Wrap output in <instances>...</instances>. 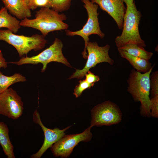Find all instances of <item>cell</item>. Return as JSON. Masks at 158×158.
Instances as JSON below:
<instances>
[{"mask_svg": "<svg viewBox=\"0 0 158 158\" xmlns=\"http://www.w3.org/2000/svg\"><path fill=\"white\" fill-rule=\"evenodd\" d=\"M79 82V84L75 86L73 92V94L76 98L80 96L84 90L90 88L94 85V83H88L85 79L80 80Z\"/></svg>", "mask_w": 158, "mask_h": 158, "instance_id": "cell-21", "label": "cell"}, {"mask_svg": "<svg viewBox=\"0 0 158 158\" xmlns=\"http://www.w3.org/2000/svg\"><path fill=\"white\" fill-rule=\"evenodd\" d=\"M0 144L8 158H15L14 147L9 135V129L6 124L0 122Z\"/></svg>", "mask_w": 158, "mask_h": 158, "instance_id": "cell-15", "label": "cell"}, {"mask_svg": "<svg viewBox=\"0 0 158 158\" xmlns=\"http://www.w3.org/2000/svg\"><path fill=\"white\" fill-rule=\"evenodd\" d=\"M123 1L125 3L126 6L130 5L134 2V0H123Z\"/></svg>", "mask_w": 158, "mask_h": 158, "instance_id": "cell-26", "label": "cell"}, {"mask_svg": "<svg viewBox=\"0 0 158 158\" xmlns=\"http://www.w3.org/2000/svg\"><path fill=\"white\" fill-rule=\"evenodd\" d=\"M150 93L151 97L158 95V71L153 72L150 76Z\"/></svg>", "mask_w": 158, "mask_h": 158, "instance_id": "cell-20", "label": "cell"}, {"mask_svg": "<svg viewBox=\"0 0 158 158\" xmlns=\"http://www.w3.org/2000/svg\"><path fill=\"white\" fill-rule=\"evenodd\" d=\"M26 80L25 77L19 73L7 76L0 72V94L8 89L11 85L17 82H24Z\"/></svg>", "mask_w": 158, "mask_h": 158, "instance_id": "cell-18", "label": "cell"}, {"mask_svg": "<svg viewBox=\"0 0 158 158\" xmlns=\"http://www.w3.org/2000/svg\"><path fill=\"white\" fill-rule=\"evenodd\" d=\"M66 19L63 13L59 14L50 8L41 7L36 12L35 18H25L20 21V25L38 30L45 37L50 32L67 29L68 25L63 22Z\"/></svg>", "mask_w": 158, "mask_h": 158, "instance_id": "cell-1", "label": "cell"}, {"mask_svg": "<svg viewBox=\"0 0 158 158\" xmlns=\"http://www.w3.org/2000/svg\"><path fill=\"white\" fill-rule=\"evenodd\" d=\"M33 121L39 125L43 130L44 135V143L39 150L31 156L32 158H40L43 154L52 145L59 140L65 135V132L71 126L60 130L58 128L54 129L47 128L42 123L40 116L37 110L34 112L33 115Z\"/></svg>", "mask_w": 158, "mask_h": 158, "instance_id": "cell-11", "label": "cell"}, {"mask_svg": "<svg viewBox=\"0 0 158 158\" xmlns=\"http://www.w3.org/2000/svg\"><path fill=\"white\" fill-rule=\"evenodd\" d=\"M90 126L82 133L75 134L64 135L51 147V150L56 157L62 158L69 157L74 148L82 141H90L92 136Z\"/></svg>", "mask_w": 158, "mask_h": 158, "instance_id": "cell-9", "label": "cell"}, {"mask_svg": "<svg viewBox=\"0 0 158 158\" xmlns=\"http://www.w3.org/2000/svg\"><path fill=\"white\" fill-rule=\"evenodd\" d=\"M84 4V7L86 9L88 14V18L87 23L83 28L78 31H72L67 29L65 30L66 34L68 36H73L75 35L82 37L85 42V47L83 51L82 52L83 57L87 59V54L86 52V46L89 41L90 35L92 34H96L99 37L103 39L105 34L101 30L97 12L98 5L93 3L90 0H81Z\"/></svg>", "mask_w": 158, "mask_h": 158, "instance_id": "cell-6", "label": "cell"}, {"mask_svg": "<svg viewBox=\"0 0 158 158\" xmlns=\"http://www.w3.org/2000/svg\"><path fill=\"white\" fill-rule=\"evenodd\" d=\"M20 21L11 16L5 7L0 10V28H5L14 34L16 33L21 28Z\"/></svg>", "mask_w": 158, "mask_h": 158, "instance_id": "cell-16", "label": "cell"}, {"mask_svg": "<svg viewBox=\"0 0 158 158\" xmlns=\"http://www.w3.org/2000/svg\"><path fill=\"white\" fill-rule=\"evenodd\" d=\"M153 68L147 72L143 73L133 69L127 80V91L135 102H140V115L147 117H151L150 76Z\"/></svg>", "mask_w": 158, "mask_h": 158, "instance_id": "cell-2", "label": "cell"}, {"mask_svg": "<svg viewBox=\"0 0 158 158\" xmlns=\"http://www.w3.org/2000/svg\"><path fill=\"white\" fill-rule=\"evenodd\" d=\"M63 44L61 41L56 38L52 44L38 55L31 57H22L18 61L10 63L18 66L24 64H36L42 63L43 65L41 70L42 72H44L46 70L47 64L52 61L61 63L69 67L72 68L63 54Z\"/></svg>", "mask_w": 158, "mask_h": 158, "instance_id": "cell-5", "label": "cell"}, {"mask_svg": "<svg viewBox=\"0 0 158 158\" xmlns=\"http://www.w3.org/2000/svg\"><path fill=\"white\" fill-rule=\"evenodd\" d=\"M7 66V63L4 58L2 53L0 51V68H6Z\"/></svg>", "mask_w": 158, "mask_h": 158, "instance_id": "cell-25", "label": "cell"}, {"mask_svg": "<svg viewBox=\"0 0 158 158\" xmlns=\"http://www.w3.org/2000/svg\"><path fill=\"white\" fill-rule=\"evenodd\" d=\"M150 110L151 117H158V95L150 98Z\"/></svg>", "mask_w": 158, "mask_h": 158, "instance_id": "cell-23", "label": "cell"}, {"mask_svg": "<svg viewBox=\"0 0 158 158\" xmlns=\"http://www.w3.org/2000/svg\"><path fill=\"white\" fill-rule=\"evenodd\" d=\"M23 109L21 97L12 88L0 94V115L16 120L22 115Z\"/></svg>", "mask_w": 158, "mask_h": 158, "instance_id": "cell-10", "label": "cell"}, {"mask_svg": "<svg viewBox=\"0 0 158 158\" xmlns=\"http://www.w3.org/2000/svg\"><path fill=\"white\" fill-rule=\"evenodd\" d=\"M141 16V12L138 10L134 2L130 5L126 6L122 32L115 40L117 48L129 44H135L143 47L146 46L139 30Z\"/></svg>", "mask_w": 158, "mask_h": 158, "instance_id": "cell-3", "label": "cell"}, {"mask_svg": "<svg viewBox=\"0 0 158 158\" xmlns=\"http://www.w3.org/2000/svg\"><path fill=\"white\" fill-rule=\"evenodd\" d=\"M27 6L30 10H34L38 7H47L50 8L48 0H31Z\"/></svg>", "mask_w": 158, "mask_h": 158, "instance_id": "cell-22", "label": "cell"}, {"mask_svg": "<svg viewBox=\"0 0 158 158\" xmlns=\"http://www.w3.org/2000/svg\"><path fill=\"white\" fill-rule=\"evenodd\" d=\"M26 3V4L27 5L28 4V3L31 0H23Z\"/></svg>", "mask_w": 158, "mask_h": 158, "instance_id": "cell-27", "label": "cell"}, {"mask_svg": "<svg viewBox=\"0 0 158 158\" xmlns=\"http://www.w3.org/2000/svg\"><path fill=\"white\" fill-rule=\"evenodd\" d=\"M97 4L114 20L119 29H122L126 8L123 0H90Z\"/></svg>", "mask_w": 158, "mask_h": 158, "instance_id": "cell-12", "label": "cell"}, {"mask_svg": "<svg viewBox=\"0 0 158 158\" xmlns=\"http://www.w3.org/2000/svg\"><path fill=\"white\" fill-rule=\"evenodd\" d=\"M50 8L58 12L67 11L70 8L72 0H48Z\"/></svg>", "mask_w": 158, "mask_h": 158, "instance_id": "cell-19", "label": "cell"}, {"mask_svg": "<svg viewBox=\"0 0 158 158\" xmlns=\"http://www.w3.org/2000/svg\"><path fill=\"white\" fill-rule=\"evenodd\" d=\"M90 126H110L120 123L122 115L119 107L107 100L95 106L91 110Z\"/></svg>", "mask_w": 158, "mask_h": 158, "instance_id": "cell-7", "label": "cell"}, {"mask_svg": "<svg viewBox=\"0 0 158 158\" xmlns=\"http://www.w3.org/2000/svg\"><path fill=\"white\" fill-rule=\"evenodd\" d=\"M118 50L121 57L128 61L134 69L138 72L145 73L153 67L154 65L152 66V63L148 60L132 56L121 50Z\"/></svg>", "mask_w": 158, "mask_h": 158, "instance_id": "cell-14", "label": "cell"}, {"mask_svg": "<svg viewBox=\"0 0 158 158\" xmlns=\"http://www.w3.org/2000/svg\"><path fill=\"white\" fill-rule=\"evenodd\" d=\"M85 80L89 83H94L99 81L100 78L98 76L95 75L89 71L85 74Z\"/></svg>", "mask_w": 158, "mask_h": 158, "instance_id": "cell-24", "label": "cell"}, {"mask_svg": "<svg viewBox=\"0 0 158 158\" xmlns=\"http://www.w3.org/2000/svg\"><path fill=\"white\" fill-rule=\"evenodd\" d=\"M5 7L17 18L22 20L31 16L30 10L23 0H1Z\"/></svg>", "mask_w": 158, "mask_h": 158, "instance_id": "cell-13", "label": "cell"}, {"mask_svg": "<svg viewBox=\"0 0 158 158\" xmlns=\"http://www.w3.org/2000/svg\"><path fill=\"white\" fill-rule=\"evenodd\" d=\"M110 47V45L108 44L101 47L95 42L89 41L86 46L88 54L84 67L81 70L76 69L68 79L83 78L90 68L94 67L99 63L105 62L111 65H113L114 61L109 56V54Z\"/></svg>", "mask_w": 158, "mask_h": 158, "instance_id": "cell-8", "label": "cell"}, {"mask_svg": "<svg viewBox=\"0 0 158 158\" xmlns=\"http://www.w3.org/2000/svg\"><path fill=\"white\" fill-rule=\"evenodd\" d=\"M44 37L37 34L30 37L18 35L8 29L0 30V40L13 46L21 57L32 50L37 51L44 48L47 42Z\"/></svg>", "mask_w": 158, "mask_h": 158, "instance_id": "cell-4", "label": "cell"}, {"mask_svg": "<svg viewBox=\"0 0 158 158\" xmlns=\"http://www.w3.org/2000/svg\"><path fill=\"white\" fill-rule=\"evenodd\" d=\"M117 49L124 51L132 56L148 61L153 55L152 52L147 51L143 47L134 44H128Z\"/></svg>", "mask_w": 158, "mask_h": 158, "instance_id": "cell-17", "label": "cell"}]
</instances>
